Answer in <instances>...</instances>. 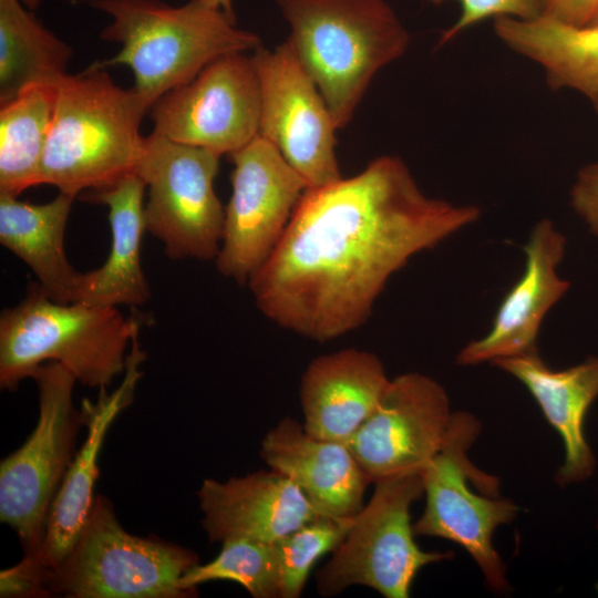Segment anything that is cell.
Segmentation results:
<instances>
[{"label":"cell","mask_w":598,"mask_h":598,"mask_svg":"<svg viewBox=\"0 0 598 598\" xmlns=\"http://www.w3.org/2000/svg\"><path fill=\"white\" fill-rule=\"evenodd\" d=\"M481 214L427 196L399 156L382 155L351 177L308 187L248 286L270 321L326 342L364 324L396 271Z\"/></svg>","instance_id":"obj_1"},{"label":"cell","mask_w":598,"mask_h":598,"mask_svg":"<svg viewBox=\"0 0 598 598\" xmlns=\"http://www.w3.org/2000/svg\"><path fill=\"white\" fill-rule=\"evenodd\" d=\"M150 103L134 87L89 66L56 84V102L41 162V184L76 197L136 174L145 136L140 126Z\"/></svg>","instance_id":"obj_2"},{"label":"cell","mask_w":598,"mask_h":598,"mask_svg":"<svg viewBox=\"0 0 598 598\" xmlns=\"http://www.w3.org/2000/svg\"><path fill=\"white\" fill-rule=\"evenodd\" d=\"M287 39L344 128L375 74L399 60L411 37L385 0H276Z\"/></svg>","instance_id":"obj_3"},{"label":"cell","mask_w":598,"mask_h":598,"mask_svg":"<svg viewBox=\"0 0 598 598\" xmlns=\"http://www.w3.org/2000/svg\"><path fill=\"white\" fill-rule=\"evenodd\" d=\"M112 18L101 38L121 43L111 59L91 66L127 65L134 89L152 105L195 78L212 61L261 45L254 32L236 27L224 11L196 0L172 7L159 0H90Z\"/></svg>","instance_id":"obj_4"},{"label":"cell","mask_w":598,"mask_h":598,"mask_svg":"<svg viewBox=\"0 0 598 598\" xmlns=\"http://www.w3.org/2000/svg\"><path fill=\"white\" fill-rule=\"evenodd\" d=\"M141 319L116 307L52 300L37 283L0 316V386L14 391L43 363L59 362L83 385L106 388L125 371Z\"/></svg>","instance_id":"obj_5"},{"label":"cell","mask_w":598,"mask_h":598,"mask_svg":"<svg viewBox=\"0 0 598 598\" xmlns=\"http://www.w3.org/2000/svg\"><path fill=\"white\" fill-rule=\"evenodd\" d=\"M482 424L466 411L453 412L443 444L421 472L425 507L413 524L415 536L461 546L498 592L511 589L506 565L493 545L495 530L512 523L519 507L498 494V480L472 465L467 452Z\"/></svg>","instance_id":"obj_6"},{"label":"cell","mask_w":598,"mask_h":598,"mask_svg":"<svg viewBox=\"0 0 598 598\" xmlns=\"http://www.w3.org/2000/svg\"><path fill=\"white\" fill-rule=\"evenodd\" d=\"M199 563L190 549L127 533L96 495L73 547L49 576L47 594L68 598H184L181 577Z\"/></svg>","instance_id":"obj_7"},{"label":"cell","mask_w":598,"mask_h":598,"mask_svg":"<svg viewBox=\"0 0 598 598\" xmlns=\"http://www.w3.org/2000/svg\"><path fill=\"white\" fill-rule=\"evenodd\" d=\"M373 484L369 503L317 573L322 597L365 586L385 598H408L423 567L453 557L451 551L423 550L415 542L410 509L424 494L421 472L383 477Z\"/></svg>","instance_id":"obj_8"},{"label":"cell","mask_w":598,"mask_h":598,"mask_svg":"<svg viewBox=\"0 0 598 598\" xmlns=\"http://www.w3.org/2000/svg\"><path fill=\"white\" fill-rule=\"evenodd\" d=\"M31 378L39 391L38 423L0 464V520L17 533L23 556L33 555L42 543L50 506L84 425L72 402L76 379L68 368L47 362Z\"/></svg>","instance_id":"obj_9"},{"label":"cell","mask_w":598,"mask_h":598,"mask_svg":"<svg viewBox=\"0 0 598 598\" xmlns=\"http://www.w3.org/2000/svg\"><path fill=\"white\" fill-rule=\"evenodd\" d=\"M219 157L155 132L145 136L136 172L147 188L145 226L172 259L210 260L219 251L225 221L214 189Z\"/></svg>","instance_id":"obj_10"},{"label":"cell","mask_w":598,"mask_h":598,"mask_svg":"<svg viewBox=\"0 0 598 598\" xmlns=\"http://www.w3.org/2000/svg\"><path fill=\"white\" fill-rule=\"evenodd\" d=\"M229 156L231 196L215 262L224 277L244 285L275 250L309 186L259 135Z\"/></svg>","instance_id":"obj_11"},{"label":"cell","mask_w":598,"mask_h":598,"mask_svg":"<svg viewBox=\"0 0 598 598\" xmlns=\"http://www.w3.org/2000/svg\"><path fill=\"white\" fill-rule=\"evenodd\" d=\"M260 89L258 135L270 142L303 177L319 187L342 177L338 127L318 86L286 40L251 55Z\"/></svg>","instance_id":"obj_12"},{"label":"cell","mask_w":598,"mask_h":598,"mask_svg":"<svg viewBox=\"0 0 598 598\" xmlns=\"http://www.w3.org/2000/svg\"><path fill=\"white\" fill-rule=\"evenodd\" d=\"M153 132L174 142L231 155L258 136L260 89L251 55L231 53L151 107Z\"/></svg>","instance_id":"obj_13"},{"label":"cell","mask_w":598,"mask_h":598,"mask_svg":"<svg viewBox=\"0 0 598 598\" xmlns=\"http://www.w3.org/2000/svg\"><path fill=\"white\" fill-rule=\"evenodd\" d=\"M146 354L134 336L123 380L111 394L100 389L96 402L84 400L82 414L87 429L81 448L73 457L50 506L45 530L39 549L11 567L19 585L37 597H48L49 576L61 565L76 542L92 508L97 458L106 432L115 417L134 399L135 386L142 377L141 363Z\"/></svg>","instance_id":"obj_14"},{"label":"cell","mask_w":598,"mask_h":598,"mask_svg":"<svg viewBox=\"0 0 598 598\" xmlns=\"http://www.w3.org/2000/svg\"><path fill=\"white\" fill-rule=\"evenodd\" d=\"M452 414L442 384L419 372L402 373L390 380L347 444L372 482L422 472L440 451Z\"/></svg>","instance_id":"obj_15"},{"label":"cell","mask_w":598,"mask_h":598,"mask_svg":"<svg viewBox=\"0 0 598 598\" xmlns=\"http://www.w3.org/2000/svg\"><path fill=\"white\" fill-rule=\"evenodd\" d=\"M566 243L565 235L548 218L533 227L524 247L526 261L522 277L503 298L488 332L460 350L457 364L493 363L537 350L545 316L570 286L557 272Z\"/></svg>","instance_id":"obj_16"},{"label":"cell","mask_w":598,"mask_h":598,"mask_svg":"<svg viewBox=\"0 0 598 598\" xmlns=\"http://www.w3.org/2000/svg\"><path fill=\"white\" fill-rule=\"evenodd\" d=\"M209 542L276 540L319 515L303 492L269 468L226 482L203 481L197 492Z\"/></svg>","instance_id":"obj_17"},{"label":"cell","mask_w":598,"mask_h":598,"mask_svg":"<svg viewBox=\"0 0 598 598\" xmlns=\"http://www.w3.org/2000/svg\"><path fill=\"white\" fill-rule=\"evenodd\" d=\"M260 456L291 480L321 515L355 516L373 483L347 443L318 439L289 416L266 433Z\"/></svg>","instance_id":"obj_18"},{"label":"cell","mask_w":598,"mask_h":598,"mask_svg":"<svg viewBox=\"0 0 598 598\" xmlns=\"http://www.w3.org/2000/svg\"><path fill=\"white\" fill-rule=\"evenodd\" d=\"M390 380L370 351L348 348L315 358L299 388L303 429L318 439L347 443L374 411Z\"/></svg>","instance_id":"obj_19"},{"label":"cell","mask_w":598,"mask_h":598,"mask_svg":"<svg viewBox=\"0 0 598 598\" xmlns=\"http://www.w3.org/2000/svg\"><path fill=\"white\" fill-rule=\"evenodd\" d=\"M495 367L518 380L530 393L546 421L559 434L564 462L555 474L560 486L592 476L596 457L585 434V421L598 398V358L564 370L549 368L538 350L499 359Z\"/></svg>","instance_id":"obj_20"},{"label":"cell","mask_w":598,"mask_h":598,"mask_svg":"<svg viewBox=\"0 0 598 598\" xmlns=\"http://www.w3.org/2000/svg\"><path fill=\"white\" fill-rule=\"evenodd\" d=\"M145 183L137 174L115 185L87 192L82 199L107 206L111 247L104 264L80 272L73 302L100 307H136L150 299V287L142 269L141 245L146 230Z\"/></svg>","instance_id":"obj_21"},{"label":"cell","mask_w":598,"mask_h":598,"mask_svg":"<svg viewBox=\"0 0 598 598\" xmlns=\"http://www.w3.org/2000/svg\"><path fill=\"white\" fill-rule=\"evenodd\" d=\"M493 29L506 48L540 66L551 90L574 91L598 113V24L503 17Z\"/></svg>","instance_id":"obj_22"},{"label":"cell","mask_w":598,"mask_h":598,"mask_svg":"<svg viewBox=\"0 0 598 598\" xmlns=\"http://www.w3.org/2000/svg\"><path fill=\"white\" fill-rule=\"evenodd\" d=\"M75 196L59 192L52 200L32 204L0 193V243L35 275L49 298L73 302L79 274L68 260L64 234Z\"/></svg>","instance_id":"obj_23"},{"label":"cell","mask_w":598,"mask_h":598,"mask_svg":"<svg viewBox=\"0 0 598 598\" xmlns=\"http://www.w3.org/2000/svg\"><path fill=\"white\" fill-rule=\"evenodd\" d=\"M71 56L21 0H0V103L31 85L58 84Z\"/></svg>","instance_id":"obj_24"},{"label":"cell","mask_w":598,"mask_h":598,"mask_svg":"<svg viewBox=\"0 0 598 598\" xmlns=\"http://www.w3.org/2000/svg\"><path fill=\"white\" fill-rule=\"evenodd\" d=\"M56 102V84H35L0 103V193L41 185L40 172Z\"/></svg>","instance_id":"obj_25"},{"label":"cell","mask_w":598,"mask_h":598,"mask_svg":"<svg viewBox=\"0 0 598 598\" xmlns=\"http://www.w3.org/2000/svg\"><path fill=\"white\" fill-rule=\"evenodd\" d=\"M213 580H230L254 598H280L279 565L272 542L233 538L221 543L219 554L207 564H196L179 579L192 596L196 587Z\"/></svg>","instance_id":"obj_26"},{"label":"cell","mask_w":598,"mask_h":598,"mask_svg":"<svg viewBox=\"0 0 598 598\" xmlns=\"http://www.w3.org/2000/svg\"><path fill=\"white\" fill-rule=\"evenodd\" d=\"M353 519L354 516L332 517L319 514L274 540L279 565L280 598L300 597L316 561L342 543Z\"/></svg>","instance_id":"obj_27"},{"label":"cell","mask_w":598,"mask_h":598,"mask_svg":"<svg viewBox=\"0 0 598 598\" xmlns=\"http://www.w3.org/2000/svg\"><path fill=\"white\" fill-rule=\"evenodd\" d=\"M434 4L447 0H429ZM460 4V14L455 22L445 29L437 41V47L450 43L466 29L489 18H513L533 20L543 14V0H454Z\"/></svg>","instance_id":"obj_28"},{"label":"cell","mask_w":598,"mask_h":598,"mask_svg":"<svg viewBox=\"0 0 598 598\" xmlns=\"http://www.w3.org/2000/svg\"><path fill=\"white\" fill-rule=\"evenodd\" d=\"M569 195L574 212L598 236V159L578 171Z\"/></svg>","instance_id":"obj_29"},{"label":"cell","mask_w":598,"mask_h":598,"mask_svg":"<svg viewBox=\"0 0 598 598\" xmlns=\"http://www.w3.org/2000/svg\"><path fill=\"white\" fill-rule=\"evenodd\" d=\"M598 0H543V14L566 23L576 25L587 24Z\"/></svg>","instance_id":"obj_30"},{"label":"cell","mask_w":598,"mask_h":598,"mask_svg":"<svg viewBox=\"0 0 598 598\" xmlns=\"http://www.w3.org/2000/svg\"><path fill=\"white\" fill-rule=\"evenodd\" d=\"M207 7L218 9L225 12V14L236 22V16L233 9L231 0H196Z\"/></svg>","instance_id":"obj_31"},{"label":"cell","mask_w":598,"mask_h":598,"mask_svg":"<svg viewBox=\"0 0 598 598\" xmlns=\"http://www.w3.org/2000/svg\"><path fill=\"white\" fill-rule=\"evenodd\" d=\"M21 1L30 10L37 9L40 4V0H21Z\"/></svg>","instance_id":"obj_32"},{"label":"cell","mask_w":598,"mask_h":598,"mask_svg":"<svg viewBox=\"0 0 598 598\" xmlns=\"http://www.w3.org/2000/svg\"><path fill=\"white\" fill-rule=\"evenodd\" d=\"M588 23L598 24V7L595 10V12H594V14H592V17H591V19H590V21Z\"/></svg>","instance_id":"obj_33"},{"label":"cell","mask_w":598,"mask_h":598,"mask_svg":"<svg viewBox=\"0 0 598 598\" xmlns=\"http://www.w3.org/2000/svg\"><path fill=\"white\" fill-rule=\"evenodd\" d=\"M596 527H597V529H598V520H597Z\"/></svg>","instance_id":"obj_34"}]
</instances>
